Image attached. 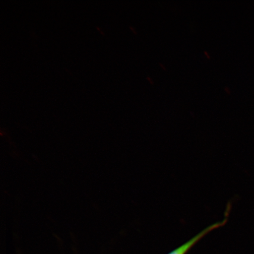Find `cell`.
Returning <instances> with one entry per match:
<instances>
[{"instance_id":"obj_1","label":"cell","mask_w":254,"mask_h":254,"mask_svg":"<svg viewBox=\"0 0 254 254\" xmlns=\"http://www.w3.org/2000/svg\"><path fill=\"white\" fill-rule=\"evenodd\" d=\"M227 219L225 218L224 220L222 221L216 222V223L209 225V227H206L204 230L200 232L199 234L196 235V236L191 238V239L187 241L185 244H183L182 246L177 248V249L173 250V252H171L168 254H186L192 247L199 242L202 238H204L206 235L211 233V231L224 226V225L227 223Z\"/></svg>"}]
</instances>
